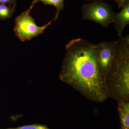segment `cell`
Returning a JSON list of instances; mask_svg holds the SVG:
<instances>
[{"instance_id":"cell-1","label":"cell","mask_w":129,"mask_h":129,"mask_svg":"<svg viewBox=\"0 0 129 129\" xmlns=\"http://www.w3.org/2000/svg\"><path fill=\"white\" fill-rule=\"evenodd\" d=\"M97 44L81 38L66 45L59 78L90 101L102 103L109 98L97 64Z\"/></svg>"},{"instance_id":"cell-2","label":"cell","mask_w":129,"mask_h":129,"mask_svg":"<svg viewBox=\"0 0 129 129\" xmlns=\"http://www.w3.org/2000/svg\"><path fill=\"white\" fill-rule=\"evenodd\" d=\"M116 54L105 83L109 97L117 101H129V35L120 37Z\"/></svg>"},{"instance_id":"cell-3","label":"cell","mask_w":129,"mask_h":129,"mask_svg":"<svg viewBox=\"0 0 129 129\" xmlns=\"http://www.w3.org/2000/svg\"><path fill=\"white\" fill-rule=\"evenodd\" d=\"M34 7L30 5L27 10L15 18L14 31L16 37L22 42L30 40L43 34L46 28L53 21L51 20L41 27L38 26L30 14Z\"/></svg>"},{"instance_id":"cell-4","label":"cell","mask_w":129,"mask_h":129,"mask_svg":"<svg viewBox=\"0 0 129 129\" xmlns=\"http://www.w3.org/2000/svg\"><path fill=\"white\" fill-rule=\"evenodd\" d=\"M81 11L84 20L94 21L105 27L112 23L115 14L110 5L99 1L84 4Z\"/></svg>"},{"instance_id":"cell-5","label":"cell","mask_w":129,"mask_h":129,"mask_svg":"<svg viewBox=\"0 0 129 129\" xmlns=\"http://www.w3.org/2000/svg\"><path fill=\"white\" fill-rule=\"evenodd\" d=\"M117 47V41H103L97 44V62L105 81L115 58Z\"/></svg>"},{"instance_id":"cell-6","label":"cell","mask_w":129,"mask_h":129,"mask_svg":"<svg viewBox=\"0 0 129 129\" xmlns=\"http://www.w3.org/2000/svg\"><path fill=\"white\" fill-rule=\"evenodd\" d=\"M121 9L120 12L115 13L112 22L119 37H122L125 28L129 24V3Z\"/></svg>"},{"instance_id":"cell-7","label":"cell","mask_w":129,"mask_h":129,"mask_svg":"<svg viewBox=\"0 0 129 129\" xmlns=\"http://www.w3.org/2000/svg\"><path fill=\"white\" fill-rule=\"evenodd\" d=\"M117 102V109L120 123V129H129V102Z\"/></svg>"},{"instance_id":"cell-8","label":"cell","mask_w":129,"mask_h":129,"mask_svg":"<svg viewBox=\"0 0 129 129\" xmlns=\"http://www.w3.org/2000/svg\"><path fill=\"white\" fill-rule=\"evenodd\" d=\"M64 0H33L31 2V5L34 7L37 3L41 2L44 5H51L55 7L56 9V12L52 19L54 21L57 20L60 12L63 9L64 7Z\"/></svg>"},{"instance_id":"cell-9","label":"cell","mask_w":129,"mask_h":129,"mask_svg":"<svg viewBox=\"0 0 129 129\" xmlns=\"http://www.w3.org/2000/svg\"><path fill=\"white\" fill-rule=\"evenodd\" d=\"M16 7L0 4V20L11 18L16 11Z\"/></svg>"},{"instance_id":"cell-10","label":"cell","mask_w":129,"mask_h":129,"mask_svg":"<svg viewBox=\"0 0 129 129\" xmlns=\"http://www.w3.org/2000/svg\"><path fill=\"white\" fill-rule=\"evenodd\" d=\"M50 129L45 124H32L25 125L22 126L14 127L9 128L6 129Z\"/></svg>"},{"instance_id":"cell-11","label":"cell","mask_w":129,"mask_h":129,"mask_svg":"<svg viewBox=\"0 0 129 129\" xmlns=\"http://www.w3.org/2000/svg\"><path fill=\"white\" fill-rule=\"evenodd\" d=\"M0 4L8 5L11 7L17 6V0H0Z\"/></svg>"},{"instance_id":"cell-12","label":"cell","mask_w":129,"mask_h":129,"mask_svg":"<svg viewBox=\"0 0 129 129\" xmlns=\"http://www.w3.org/2000/svg\"><path fill=\"white\" fill-rule=\"evenodd\" d=\"M117 4L118 7L121 9L125 5L129 3V0H113Z\"/></svg>"},{"instance_id":"cell-13","label":"cell","mask_w":129,"mask_h":129,"mask_svg":"<svg viewBox=\"0 0 129 129\" xmlns=\"http://www.w3.org/2000/svg\"><path fill=\"white\" fill-rule=\"evenodd\" d=\"M86 1H88L92 2L95 1H104L106 0H86Z\"/></svg>"}]
</instances>
